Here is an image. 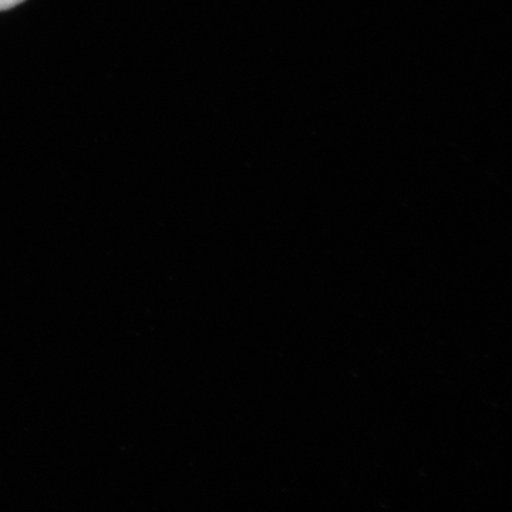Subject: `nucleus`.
I'll return each instance as SVG.
<instances>
[{"label":"nucleus","instance_id":"nucleus-1","mask_svg":"<svg viewBox=\"0 0 512 512\" xmlns=\"http://www.w3.org/2000/svg\"><path fill=\"white\" fill-rule=\"evenodd\" d=\"M23 2H25V0H0V12H2V10L15 8V6Z\"/></svg>","mask_w":512,"mask_h":512}]
</instances>
